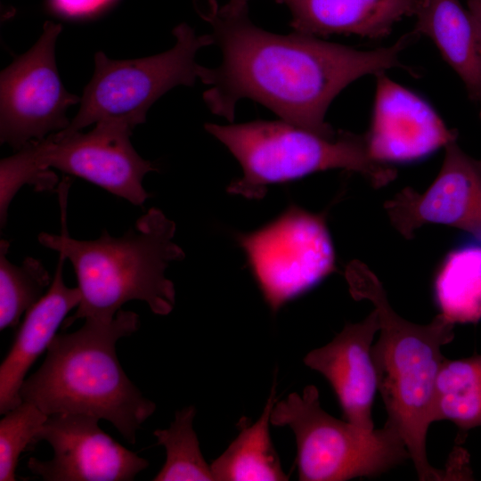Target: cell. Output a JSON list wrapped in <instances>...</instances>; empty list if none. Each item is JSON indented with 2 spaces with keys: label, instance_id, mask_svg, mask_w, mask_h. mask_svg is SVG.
<instances>
[{
  "label": "cell",
  "instance_id": "obj_22",
  "mask_svg": "<svg viewBox=\"0 0 481 481\" xmlns=\"http://www.w3.org/2000/svg\"><path fill=\"white\" fill-rule=\"evenodd\" d=\"M10 243L0 242V330L15 328L51 286L48 271L38 259L28 257L20 265L7 259Z\"/></svg>",
  "mask_w": 481,
  "mask_h": 481
},
{
  "label": "cell",
  "instance_id": "obj_15",
  "mask_svg": "<svg viewBox=\"0 0 481 481\" xmlns=\"http://www.w3.org/2000/svg\"><path fill=\"white\" fill-rule=\"evenodd\" d=\"M59 262L51 286L43 298L26 313L13 344L0 366V413L5 414L22 403L20 394L25 375L47 350L68 313L77 307L81 294L63 281L65 257Z\"/></svg>",
  "mask_w": 481,
  "mask_h": 481
},
{
  "label": "cell",
  "instance_id": "obj_14",
  "mask_svg": "<svg viewBox=\"0 0 481 481\" xmlns=\"http://www.w3.org/2000/svg\"><path fill=\"white\" fill-rule=\"evenodd\" d=\"M379 330L376 311L363 321L347 323L325 346L310 351L304 363L321 373L333 388L346 420L373 429L372 404L378 379L371 346Z\"/></svg>",
  "mask_w": 481,
  "mask_h": 481
},
{
  "label": "cell",
  "instance_id": "obj_24",
  "mask_svg": "<svg viewBox=\"0 0 481 481\" xmlns=\"http://www.w3.org/2000/svg\"><path fill=\"white\" fill-rule=\"evenodd\" d=\"M111 0H52L53 7L66 15H84L95 12Z\"/></svg>",
  "mask_w": 481,
  "mask_h": 481
},
{
  "label": "cell",
  "instance_id": "obj_19",
  "mask_svg": "<svg viewBox=\"0 0 481 481\" xmlns=\"http://www.w3.org/2000/svg\"><path fill=\"white\" fill-rule=\"evenodd\" d=\"M434 290L440 314L453 324L481 320V238L474 237L447 255Z\"/></svg>",
  "mask_w": 481,
  "mask_h": 481
},
{
  "label": "cell",
  "instance_id": "obj_9",
  "mask_svg": "<svg viewBox=\"0 0 481 481\" xmlns=\"http://www.w3.org/2000/svg\"><path fill=\"white\" fill-rule=\"evenodd\" d=\"M270 308L317 285L334 269L335 255L322 215L291 206L260 229L238 237Z\"/></svg>",
  "mask_w": 481,
  "mask_h": 481
},
{
  "label": "cell",
  "instance_id": "obj_2",
  "mask_svg": "<svg viewBox=\"0 0 481 481\" xmlns=\"http://www.w3.org/2000/svg\"><path fill=\"white\" fill-rule=\"evenodd\" d=\"M140 327L139 315L120 309L111 322L86 319L71 333H57L41 367L24 380L22 401L50 416L79 413L110 422L130 444L156 404L122 369L116 343Z\"/></svg>",
  "mask_w": 481,
  "mask_h": 481
},
{
  "label": "cell",
  "instance_id": "obj_26",
  "mask_svg": "<svg viewBox=\"0 0 481 481\" xmlns=\"http://www.w3.org/2000/svg\"><path fill=\"white\" fill-rule=\"evenodd\" d=\"M468 8L481 20V0H466ZM481 118V110H480Z\"/></svg>",
  "mask_w": 481,
  "mask_h": 481
},
{
  "label": "cell",
  "instance_id": "obj_11",
  "mask_svg": "<svg viewBox=\"0 0 481 481\" xmlns=\"http://www.w3.org/2000/svg\"><path fill=\"white\" fill-rule=\"evenodd\" d=\"M99 420L79 413L50 415L34 444L46 441L53 457L46 461L29 458V471L45 481L134 480L149 461L102 430Z\"/></svg>",
  "mask_w": 481,
  "mask_h": 481
},
{
  "label": "cell",
  "instance_id": "obj_4",
  "mask_svg": "<svg viewBox=\"0 0 481 481\" xmlns=\"http://www.w3.org/2000/svg\"><path fill=\"white\" fill-rule=\"evenodd\" d=\"M175 232V223L151 208L120 237L103 231L96 240H76L67 233L64 220L61 234L41 232L38 241L71 263L81 294L63 329L78 319L111 322L131 300L145 302L155 314H168L175 304V289L165 272L171 262L184 257L173 241Z\"/></svg>",
  "mask_w": 481,
  "mask_h": 481
},
{
  "label": "cell",
  "instance_id": "obj_5",
  "mask_svg": "<svg viewBox=\"0 0 481 481\" xmlns=\"http://www.w3.org/2000/svg\"><path fill=\"white\" fill-rule=\"evenodd\" d=\"M204 126L242 167V177L232 182L228 192L246 198H263L269 184L328 169L357 172L375 188L396 175L390 166L372 159L364 135L339 131L336 137L326 138L281 119Z\"/></svg>",
  "mask_w": 481,
  "mask_h": 481
},
{
  "label": "cell",
  "instance_id": "obj_18",
  "mask_svg": "<svg viewBox=\"0 0 481 481\" xmlns=\"http://www.w3.org/2000/svg\"><path fill=\"white\" fill-rule=\"evenodd\" d=\"M275 404L273 385L261 416L245 422L237 437L211 464L215 481H284L280 458L273 445L269 425Z\"/></svg>",
  "mask_w": 481,
  "mask_h": 481
},
{
  "label": "cell",
  "instance_id": "obj_16",
  "mask_svg": "<svg viewBox=\"0 0 481 481\" xmlns=\"http://www.w3.org/2000/svg\"><path fill=\"white\" fill-rule=\"evenodd\" d=\"M289 10L294 31L315 37L388 36L404 17L415 16L422 0H274Z\"/></svg>",
  "mask_w": 481,
  "mask_h": 481
},
{
  "label": "cell",
  "instance_id": "obj_13",
  "mask_svg": "<svg viewBox=\"0 0 481 481\" xmlns=\"http://www.w3.org/2000/svg\"><path fill=\"white\" fill-rule=\"evenodd\" d=\"M364 135L371 156L383 164L421 159L457 139L430 104L384 73L377 75L372 118Z\"/></svg>",
  "mask_w": 481,
  "mask_h": 481
},
{
  "label": "cell",
  "instance_id": "obj_7",
  "mask_svg": "<svg viewBox=\"0 0 481 481\" xmlns=\"http://www.w3.org/2000/svg\"><path fill=\"white\" fill-rule=\"evenodd\" d=\"M271 424L289 427L296 438L301 481H344L375 477L410 459L399 432L385 422L366 429L338 420L321 406L319 391L308 385L275 402Z\"/></svg>",
  "mask_w": 481,
  "mask_h": 481
},
{
  "label": "cell",
  "instance_id": "obj_21",
  "mask_svg": "<svg viewBox=\"0 0 481 481\" xmlns=\"http://www.w3.org/2000/svg\"><path fill=\"white\" fill-rule=\"evenodd\" d=\"M196 409L190 405L176 411L169 428L157 429V444L166 449V461L154 481H215L205 461L192 423Z\"/></svg>",
  "mask_w": 481,
  "mask_h": 481
},
{
  "label": "cell",
  "instance_id": "obj_8",
  "mask_svg": "<svg viewBox=\"0 0 481 481\" xmlns=\"http://www.w3.org/2000/svg\"><path fill=\"white\" fill-rule=\"evenodd\" d=\"M175 45L150 57L117 61L103 53L94 56L93 77L84 89L77 114L62 135L102 121H123L131 126L144 123L149 108L177 86H192L198 78V52L213 45L210 34L197 35L187 24L173 30Z\"/></svg>",
  "mask_w": 481,
  "mask_h": 481
},
{
  "label": "cell",
  "instance_id": "obj_3",
  "mask_svg": "<svg viewBox=\"0 0 481 481\" xmlns=\"http://www.w3.org/2000/svg\"><path fill=\"white\" fill-rule=\"evenodd\" d=\"M346 277L356 300L372 303L379 335L371 357L387 413V423L403 437L421 481L445 479L427 454V435L435 421L436 383L444 356L442 346L454 337V324L437 314L428 324H416L398 315L388 303L378 277L364 264H349Z\"/></svg>",
  "mask_w": 481,
  "mask_h": 481
},
{
  "label": "cell",
  "instance_id": "obj_6",
  "mask_svg": "<svg viewBox=\"0 0 481 481\" xmlns=\"http://www.w3.org/2000/svg\"><path fill=\"white\" fill-rule=\"evenodd\" d=\"M134 127L123 121H102L88 133H53L31 141L0 162V221L5 224L8 208L24 184L52 188L53 167L83 178L105 191L142 206L149 194L143 186L144 175L155 170L134 149Z\"/></svg>",
  "mask_w": 481,
  "mask_h": 481
},
{
  "label": "cell",
  "instance_id": "obj_10",
  "mask_svg": "<svg viewBox=\"0 0 481 481\" xmlns=\"http://www.w3.org/2000/svg\"><path fill=\"white\" fill-rule=\"evenodd\" d=\"M61 26L46 22L37 42L0 76V141L19 151L64 130L67 109L80 102L59 77L55 43Z\"/></svg>",
  "mask_w": 481,
  "mask_h": 481
},
{
  "label": "cell",
  "instance_id": "obj_17",
  "mask_svg": "<svg viewBox=\"0 0 481 481\" xmlns=\"http://www.w3.org/2000/svg\"><path fill=\"white\" fill-rule=\"evenodd\" d=\"M415 16L412 32L432 40L469 97L481 102V20L460 0H422Z\"/></svg>",
  "mask_w": 481,
  "mask_h": 481
},
{
  "label": "cell",
  "instance_id": "obj_20",
  "mask_svg": "<svg viewBox=\"0 0 481 481\" xmlns=\"http://www.w3.org/2000/svg\"><path fill=\"white\" fill-rule=\"evenodd\" d=\"M435 421L450 420L460 429L481 427V355L444 358L435 395Z\"/></svg>",
  "mask_w": 481,
  "mask_h": 481
},
{
  "label": "cell",
  "instance_id": "obj_25",
  "mask_svg": "<svg viewBox=\"0 0 481 481\" xmlns=\"http://www.w3.org/2000/svg\"><path fill=\"white\" fill-rule=\"evenodd\" d=\"M249 0H229L223 7L232 12H239L249 9Z\"/></svg>",
  "mask_w": 481,
  "mask_h": 481
},
{
  "label": "cell",
  "instance_id": "obj_1",
  "mask_svg": "<svg viewBox=\"0 0 481 481\" xmlns=\"http://www.w3.org/2000/svg\"><path fill=\"white\" fill-rule=\"evenodd\" d=\"M195 5L222 54L217 67L198 69L208 86L203 100L209 110L232 122L237 103L247 98L326 138L338 134L325 120L332 101L362 77L402 67L399 56L415 37L411 32L390 46L358 50L297 31L265 30L251 21L249 9L232 12L216 0Z\"/></svg>",
  "mask_w": 481,
  "mask_h": 481
},
{
  "label": "cell",
  "instance_id": "obj_12",
  "mask_svg": "<svg viewBox=\"0 0 481 481\" xmlns=\"http://www.w3.org/2000/svg\"><path fill=\"white\" fill-rule=\"evenodd\" d=\"M444 148L440 172L423 193L406 188L384 205L394 226L407 239L430 223L481 238V160L465 153L456 140Z\"/></svg>",
  "mask_w": 481,
  "mask_h": 481
},
{
  "label": "cell",
  "instance_id": "obj_23",
  "mask_svg": "<svg viewBox=\"0 0 481 481\" xmlns=\"http://www.w3.org/2000/svg\"><path fill=\"white\" fill-rule=\"evenodd\" d=\"M48 415L34 404L22 401L0 420V481L16 480L20 455L34 444Z\"/></svg>",
  "mask_w": 481,
  "mask_h": 481
}]
</instances>
